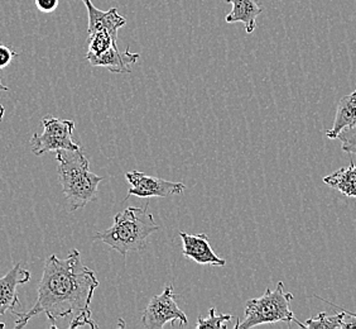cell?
<instances>
[{"instance_id":"3","label":"cell","mask_w":356,"mask_h":329,"mask_svg":"<svg viewBox=\"0 0 356 329\" xmlns=\"http://www.w3.org/2000/svg\"><path fill=\"white\" fill-rule=\"evenodd\" d=\"M56 161L58 164V181L69 203L70 212H75L94 201L104 178L90 171L89 158L83 150L57 151Z\"/></svg>"},{"instance_id":"20","label":"cell","mask_w":356,"mask_h":329,"mask_svg":"<svg viewBox=\"0 0 356 329\" xmlns=\"http://www.w3.org/2000/svg\"><path fill=\"white\" fill-rule=\"evenodd\" d=\"M316 298H320V296H317L315 295ZM322 302L327 303L330 305H332V307H335L337 309H341L343 312H345V326H343V329H351L356 328V313H353V312H350L348 309L343 308V307H339V305H336L334 303L327 302L326 299H322L320 298Z\"/></svg>"},{"instance_id":"15","label":"cell","mask_w":356,"mask_h":329,"mask_svg":"<svg viewBox=\"0 0 356 329\" xmlns=\"http://www.w3.org/2000/svg\"><path fill=\"white\" fill-rule=\"evenodd\" d=\"M293 322L302 328L307 329H335L343 328L345 326V312H341L335 316H327V313L322 312L318 316L309 318L306 323L298 322L295 319Z\"/></svg>"},{"instance_id":"9","label":"cell","mask_w":356,"mask_h":329,"mask_svg":"<svg viewBox=\"0 0 356 329\" xmlns=\"http://www.w3.org/2000/svg\"><path fill=\"white\" fill-rule=\"evenodd\" d=\"M179 237L184 245L182 254L187 259L195 261L199 265L225 266L226 261L213 252L207 234H188L179 232Z\"/></svg>"},{"instance_id":"10","label":"cell","mask_w":356,"mask_h":329,"mask_svg":"<svg viewBox=\"0 0 356 329\" xmlns=\"http://www.w3.org/2000/svg\"><path fill=\"white\" fill-rule=\"evenodd\" d=\"M83 3L88 9L89 17L88 35L104 31L111 35L114 40H118V31L127 24V20L119 14L117 8H111L108 12H104L97 9L91 0H83Z\"/></svg>"},{"instance_id":"21","label":"cell","mask_w":356,"mask_h":329,"mask_svg":"<svg viewBox=\"0 0 356 329\" xmlns=\"http://www.w3.org/2000/svg\"><path fill=\"white\" fill-rule=\"evenodd\" d=\"M60 0H35V7L42 13H52L58 7Z\"/></svg>"},{"instance_id":"17","label":"cell","mask_w":356,"mask_h":329,"mask_svg":"<svg viewBox=\"0 0 356 329\" xmlns=\"http://www.w3.org/2000/svg\"><path fill=\"white\" fill-rule=\"evenodd\" d=\"M232 319H234V316H230V314H219V316H216V310H215V308H210L207 318H202L201 316L197 318L196 328L226 329L227 327H226L225 323L230 322Z\"/></svg>"},{"instance_id":"19","label":"cell","mask_w":356,"mask_h":329,"mask_svg":"<svg viewBox=\"0 0 356 329\" xmlns=\"http://www.w3.org/2000/svg\"><path fill=\"white\" fill-rule=\"evenodd\" d=\"M17 56L18 54L12 48L0 43V70L6 69L8 65L13 61L14 57H17Z\"/></svg>"},{"instance_id":"5","label":"cell","mask_w":356,"mask_h":329,"mask_svg":"<svg viewBox=\"0 0 356 329\" xmlns=\"http://www.w3.org/2000/svg\"><path fill=\"white\" fill-rule=\"evenodd\" d=\"M42 135L35 133L31 138V147L35 156H42L48 152L81 148L72 138L76 127L74 121L47 116L42 119Z\"/></svg>"},{"instance_id":"14","label":"cell","mask_w":356,"mask_h":329,"mask_svg":"<svg viewBox=\"0 0 356 329\" xmlns=\"http://www.w3.org/2000/svg\"><path fill=\"white\" fill-rule=\"evenodd\" d=\"M323 183L348 198H356V164H350L323 178Z\"/></svg>"},{"instance_id":"12","label":"cell","mask_w":356,"mask_h":329,"mask_svg":"<svg viewBox=\"0 0 356 329\" xmlns=\"http://www.w3.org/2000/svg\"><path fill=\"white\" fill-rule=\"evenodd\" d=\"M233 6L232 12L225 17L226 23L233 24L241 22L245 26V32L252 35L257 27V18L263 12L261 0H225Z\"/></svg>"},{"instance_id":"13","label":"cell","mask_w":356,"mask_h":329,"mask_svg":"<svg viewBox=\"0 0 356 329\" xmlns=\"http://www.w3.org/2000/svg\"><path fill=\"white\" fill-rule=\"evenodd\" d=\"M354 125H356V89L340 100L336 110L335 122L331 130H326V137L336 139L341 130Z\"/></svg>"},{"instance_id":"22","label":"cell","mask_w":356,"mask_h":329,"mask_svg":"<svg viewBox=\"0 0 356 329\" xmlns=\"http://www.w3.org/2000/svg\"><path fill=\"white\" fill-rule=\"evenodd\" d=\"M1 91H9V88L3 84V80H1V77H0V93H1ZM4 113H6V109H4V107L0 104V122H1L3 118H4Z\"/></svg>"},{"instance_id":"8","label":"cell","mask_w":356,"mask_h":329,"mask_svg":"<svg viewBox=\"0 0 356 329\" xmlns=\"http://www.w3.org/2000/svg\"><path fill=\"white\" fill-rule=\"evenodd\" d=\"M31 280V273L22 268L21 262H17L13 268L0 277V316L8 312L13 313L14 309L21 305L17 288Z\"/></svg>"},{"instance_id":"16","label":"cell","mask_w":356,"mask_h":329,"mask_svg":"<svg viewBox=\"0 0 356 329\" xmlns=\"http://www.w3.org/2000/svg\"><path fill=\"white\" fill-rule=\"evenodd\" d=\"M118 41L114 40L111 35H109L108 32H95V33H91L88 37V54H86V59L89 57H96V56H100L104 54L106 49H109L110 46L113 45V42Z\"/></svg>"},{"instance_id":"18","label":"cell","mask_w":356,"mask_h":329,"mask_svg":"<svg viewBox=\"0 0 356 329\" xmlns=\"http://www.w3.org/2000/svg\"><path fill=\"white\" fill-rule=\"evenodd\" d=\"M336 139H340L343 152L356 155V125L341 130Z\"/></svg>"},{"instance_id":"1","label":"cell","mask_w":356,"mask_h":329,"mask_svg":"<svg viewBox=\"0 0 356 329\" xmlns=\"http://www.w3.org/2000/svg\"><path fill=\"white\" fill-rule=\"evenodd\" d=\"M99 285L95 271L83 265L80 251L72 250L66 259L51 254L44 262L35 305L23 313L14 310L18 318L14 327L23 328L33 316L43 313L52 323V328H56L58 319L67 316H72L70 328L83 326L95 328L90 304Z\"/></svg>"},{"instance_id":"7","label":"cell","mask_w":356,"mask_h":329,"mask_svg":"<svg viewBox=\"0 0 356 329\" xmlns=\"http://www.w3.org/2000/svg\"><path fill=\"white\" fill-rule=\"evenodd\" d=\"M127 181L131 184L127 198H170L178 195L185 190V184L173 183L165 178H154L140 171H131L125 174Z\"/></svg>"},{"instance_id":"11","label":"cell","mask_w":356,"mask_h":329,"mask_svg":"<svg viewBox=\"0 0 356 329\" xmlns=\"http://www.w3.org/2000/svg\"><path fill=\"white\" fill-rule=\"evenodd\" d=\"M117 42H113L109 49L96 57H89L90 63L94 68H105L113 74H131V66L139 60V54L131 52L129 48L120 51Z\"/></svg>"},{"instance_id":"2","label":"cell","mask_w":356,"mask_h":329,"mask_svg":"<svg viewBox=\"0 0 356 329\" xmlns=\"http://www.w3.org/2000/svg\"><path fill=\"white\" fill-rule=\"evenodd\" d=\"M147 208H125L114 217V224L96 234L94 240L106 243L123 257L129 252H142L147 248L148 238L161 228Z\"/></svg>"},{"instance_id":"6","label":"cell","mask_w":356,"mask_h":329,"mask_svg":"<svg viewBox=\"0 0 356 329\" xmlns=\"http://www.w3.org/2000/svg\"><path fill=\"white\" fill-rule=\"evenodd\" d=\"M179 322L181 326L188 324V319L176 303L173 285H167L163 293L152 296L151 302L142 316V324L147 329H162L167 323Z\"/></svg>"},{"instance_id":"4","label":"cell","mask_w":356,"mask_h":329,"mask_svg":"<svg viewBox=\"0 0 356 329\" xmlns=\"http://www.w3.org/2000/svg\"><path fill=\"white\" fill-rule=\"evenodd\" d=\"M293 295L284 291V284L278 282L275 290L267 289L261 298L248 300L245 305V318L234 326L235 329H249L273 323L293 322L295 314L291 309Z\"/></svg>"}]
</instances>
